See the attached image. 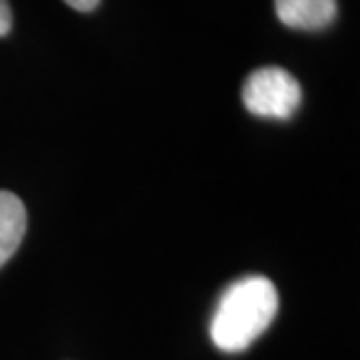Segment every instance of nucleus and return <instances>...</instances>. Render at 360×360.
<instances>
[{
	"instance_id": "39448f33",
	"label": "nucleus",
	"mask_w": 360,
	"mask_h": 360,
	"mask_svg": "<svg viewBox=\"0 0 360 360\" xmlns=\"http://www.w3.org/2000/svg\"><path fill=\"white\" fill-rule=\"evenodd\" d=\"M12 28V10H10V3L7 0H0V38L10 33Z\"/></svg>"
},
{
	"instance_id": "423d86ee",
	"label": "nucleus",
	"mask_w": 360,
	"mask_h": 360,
	"mask_svg": "<svg viewBox=\"0 0 360 360\" xmlns=\"http://www.w3.org/2000/svg\"><path fill=\"white\" fill-rule=\"evenodd\" d=\"M66 5H70L77 12H91L98 5V0H63Z\"/></svg>"
},
{
	"instance_id": "f03ea898",
	"label": "nucleus",
	"mask_w": 360,
	"mask_h": 360,
	"mask_svg": "<svg viewBox=\"0 0 360 360\" xmlns=\"http://www.w3.org/2000/svg\"><path fill=\"white\" fill-rule=\"evenodd\" d=\"M243 105L257 117L288 120L300 108L302 87L283 68L267 66L257 68L248 75L241 89Z\"/></svg>"
},
{
	"instance_id": "f257e3e1",
	"label": "nucleus",
	"mask_w": 360,
	"mask_h": 360,
	"mask_svg": "<svg viewBox=\"0 0 360 360\" xmlns=\"http://www.w3.org/2000/svg\"><path fill=\"white\" fill-rule=\"evenodd\" d=\"M276 314V285L264 276H246L222 292L211 321V340L225 354H239L271 326Z\"/></svg>"
},
{
	"instance_id": "20e7f679",
	"label": "nucleus",
	"mask_w": 360,
	"mask_h": 360,
	"mask_svg": "<svg viewBox=\"0 0 360 360\" xmlns=\"http://www.w3.org/2000/svg\"><path fill=\"white\" fill-rule=\"evenodd\" d=\"M26 234V208L17 194L0 190V267L17 253Z\"/></svg>"
},
{
	"instance_id": "7ed1b4c3",
	"label": "nucleus",
	"mask_w": 360,
	"mask_h": 360,
	"mask_svg": "<svg viewBox=\"0 0 360 360\" xmlns=\"http://www.w3.org/2000/svg\"><path fill=\"white\" fill-rule=\"evenodd\" d=\"M274 10L283 26L297 31H321L337 17V0H274Z\"/></svg>"
}]
</instances>
